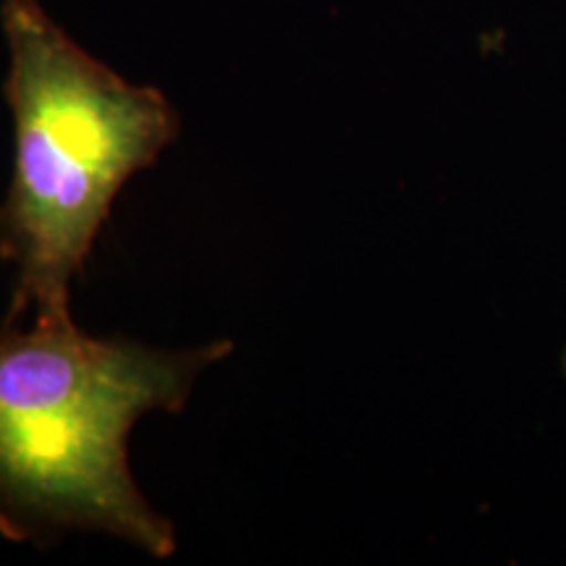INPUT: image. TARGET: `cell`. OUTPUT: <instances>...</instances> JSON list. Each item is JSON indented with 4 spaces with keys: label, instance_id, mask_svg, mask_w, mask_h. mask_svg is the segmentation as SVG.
I'll return each mask as SVG.
<instances>
[{
    "label": "cell",
    "instance_id": "cell-1",
    "mask_svg": "<svg viewBox=\"0 0 566 566\" xmlns=\"http://www.w3.org/2000/svg\"><path fill=\"white\" fill-rule=\"evenodd\" d=\"M231 342L158 349L66 323L0 331V535L48 543L103 533L155 558L176 530L134 483L129 433L147 412L179 415Z\"/></svg>",
    "mask_w": 566,
    "mask_h": 566
},
{
    "label": "cell",
    "instance_id": "cell-2",
    "mask_svg": "<svg viewBox=\"0 0 566 566\" xmlns=\"http://www.w3.org/2000/svg\"><path fill=\"white\" fill-rule=\"evenodd\" d=\"M13 118V174L0 205V258L17 271L6 323H66L82 273L134 174L181 134L168 95L95 59L40 0L0 3Z\"/></svg>",
    "mask_w": 566,
    "mask_h": 566
},
{
    "label": "cell",
    "instance_id": "cell-3",
    "mask_svg": "<svg viewBox=\"0 0 566 566\" xmlns=\"http://www.w3.org/2000/svg\"><path fill=\"white\" fill-rule=\"evenodd\" d=\"M562 365H564V375H566V352H564V359H562Z\"/></svg>",
    "mask_w": 566,
    "mask_h": 566
}]
</instances>
